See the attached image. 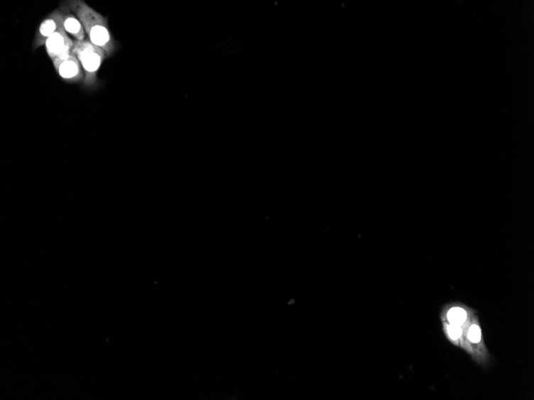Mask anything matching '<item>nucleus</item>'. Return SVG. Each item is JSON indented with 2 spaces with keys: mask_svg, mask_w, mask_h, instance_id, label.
<instances>
[{
  "mask_svg": "<svg viewBox=\"0 0 534 400\" xmlns=\"http://www.w3.org/2000/svg\"><path fill=\"white\" fill-rule=\"evenodd\" d=\"M65 3L79 17L89 41L103 49L107 58L116 53L119 44L108 26L107 18L102 16L82 0H70Z\"/></svg>",
  "mask_w": 534,
  "mask_h": 400,
  "instance_id": "1",
  "label": "nucleus"
},
{
  "mask_svg": "<svg viewBox=\"0 0 534 400\" xmlns=\"http://www.w3.org/2000/svg\"><path fill=\"white\" fill-rule=\"evenodd\" d=\"M72 54L77 57L84 71L85 80L82 84L87 88L94 89L98 85L99 69L107 58L104 50L86 40L75 41Z\"/></svg>",
  "mask_w": 534,
  "mask_h": 400,
  "instance_id": "2",
  "label": "nucleus"
},
{
  "mask_svg": "<svg viewBox=\"0 0 534 400\" xmlns=\"http://www.w3.org/2000/svg\"><path fill=\"white\" fill-rule=\"evenodd\" d=\"M57 74L67 84L84 82L85 73L77 57L69 54L53 60Z\"/></svg>",
  "mask_w": 534,
  "mask_h": 400,
  "instance_id": "3",
  "label": "nucleus"
},
{
  "mask_svg": "<svg viewBox=\"0 0 534 400\" xmlns=\"http://www.w3.org/2000/svg\"><path fill=\"white\" fill-rule=\"evenodd\" d=\"M75 41L69 37L63 25L45 43L46 52L50 59L54 60L60 57L72 53Z\"/></svg>",
  "mask_w": 534,
  "mask_h": 400,
  "instance_id": "4",
  "label": "nucleus"
},
{
  "mask_svg": "<svg viewBox=\"0 0 534 400\" xmlns=\"http://www.w3.org/2000/svg\"><path fill=\"white\" fill-rule=\"evenodd\" d=\"M63 25V15L62 11L55 9L42 21L36 31L33 43V50L45 45L50 36H52Z\"/></svg>",
  "mask_w": 534,
  "mask_h": 400,
  "instance_id": "5",
  "label": "nucleus"
},
{
  "mask_svg": "<svg viewBox=\"0 0 534 400\" xmlns=\"http://www.w3.org/2000/svg\"><path fill=\"white\" fill-rule=\"evenodd\" d=\"M63 15V28L66 33L74 38V41L86 40V33L84 26L77 16L70 10L65 2L60 4L59 8Z\"/></svg>",
  "mask_w": 534,
  "mask_h": 400,
  "instance_id": "6",
  "label": "nucleus"
},
{
  "mask_svg": "<svg viewBox=\"0 0 534 400\" xmlns=\"http://www.w3.org/2000/svg\"><path fill=\"white\" fill-rule=\"evenodd\" d=\"M467 314L465 310L460 308L450 309L447 314V319L450 325L459 326L462 325L467 321Z\"/></svg>",
  "mask_w": 534,
  "mask_h": 400,
  "instance_id": "7",
  "label": "nucleus"
},
{
  "mask_svg": "<svg viewBox=\"0 0 534 400\" xmlns=\"http://www.w3.org/2000/svg\"><path fill=\"white\" fill-rule=\"evenodd\" d=\"M468 338L470 341L472 343H479L481 340V329L479 326H473L472 328H470Z\"/></svg>",
  "mask_w": 534,
  "mask_h": 400,
  "instance_id": "8",
  "label": "nucleus"
},
{
  "mask_svg": "<svg viewBox=\"0 0 534 400\" xmlns=\"http://www.w3.org/2000/svg\"><path fill=\"white\" fill-rule=\"evenodd\" d=\"M447 333L451 339L454 340H459L461 335L460 326L450 325L448 326Z\"/></svg>",
  "mask_w": 534,
  "mask_h": 400,
  "instance_id": "9",
  "label": "nucleus"
}]
</instances>
